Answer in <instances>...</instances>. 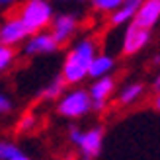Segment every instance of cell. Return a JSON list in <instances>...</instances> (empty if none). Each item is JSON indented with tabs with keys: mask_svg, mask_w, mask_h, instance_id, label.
Here are the masks:
<instances>
[{
	"mask_svg": "<svg viewBox=\"0 0 160 160\" xmlns=\"http://www.w3.org/2000/svg\"><path fill=\"white\" fill-rule=\"evenodd\" d=\"M115 68V59L113 57H109V55H96V57L92 59L90 62V67H88V76L90 78H102V76H108L111 74V70Z\"/></svg>",
	"mask_w": 160,
	"mask_h": 160,
	"instance_id": "12",
	"label": "cell"
},
{
	"mask_svg": "<svg viewBox=\"0 0 160 160\" xmlns=\"http://www.w3.org/2000/svg\"><path fill=\"white\" fill-rule=\"evenodd\" d=\"M103 147V129L102 127H92V129L84 131L82 141L78 145L80 150V160H94L98 158Z\"/></svg>",
	"mask_w": 160,
	"mask_h": 160,
	"instance_id": "7",
	"label": "cell"
},
{
	"mask_svg": "<svg viewBox=\"0 0 160 160\" xmlns=\"http://www.w3.org/2000/svg\"><path fill=\"white\" fill-rule=\"evenodd\" d=\"M59 43L55 41V37L51 35V31H37L31 33L26 41H23V55L28 57H35V55H49L59 49Z\"/></svg>",
	"mask_w": 160,
	"mask_h": 160,
	"instance_id": "4",
	"label": "cell"
},
{
	"mask_svg": "<svg viewBox=\"0 0 160 160\" xmlns=\"http://www.w3.org/2000/svg\"><path fill=\"white\" fill-rule=\"evenodd\" d=\"M61 76L65 78L67 84H80L88 76V68L80 67V65H72V62H65L61 70Z\"/></svg>",
	"mask_w": 160,
	"mask_h": 160,
	"instance_id": "14",
	"label": "cell"
},
{
	"mask_svg": "<svg viewBox=\"0 0 160 160\" xmlns=\"http://www.w3.org/2000/svg\"><path fill=\"white\" fill-rule=\"evenodd\" d=\"M113 90H115V78L108 74V76L96 78L94 84L90 86V90H88V94H90L92 102H108L109 96L113 94Z\"/></svg>",
	"mask_w": 160,
	"mask_h": 160,
	"instance_id": "10",
	"label": "cell"
},
{
	"mask_svg": "<svg viewBox=\"0 0 160 160\" xmlns=\"http://www.w3.org/2000/svg\"><path fill=\"white\" fill-rule=\"evenodd\" d=\"M35 123H37L35 115L28 111V113H23V115L20 117L18 125H16V131H18V133H28V131H31V129L35 127Z\"/></svg>",
	"mask_w": 160,
	"mask_h": 160,
	"instance_id": "19",
	"label": "cell"
},
{
	"mask_svg": "<svg viewBox=\"0 0 160 160\" xmlns=\"http://www.w3.org/2000/svg\"><path fill=\"white\" fill-rule=\"evenodd\" d=\"M12 108H14L12 100L8 98L6 94H2V92H0V115H6V113H10V111H12Z\"/></svg>",
	"mask_w": 160,
	"mask_h": 160,
	"instance_id": "20",
	"label": "cell"
},
{
	"mask_svg": "<svg viewBox=\"0 0 160 160\" xmlns=\"http://www.w3.org/2000/svg\"><path fill=\"white\" fill-rule=\"evenodd\" d=\"M14 59H16L14 47H8L4 43H0V74H2L4 70L10 68V65L14 62Z\"/></svg>",
	"mask_w": 160,
	"mask_h": 160,
	"instance_id": "16",
	"label": "cell"
},
{
	"mask_svg": "<svg viewBox=\"0 0 160 160\" xmlns=\"http://www.w3.org/2000/svg\"><path fill=\"white\" fill-rule=\"evenodd\" d=\"M65 78H62L61 74L59 76H55L49 84H47L43 90H41V94H39V98L41 100H59L62 94H65Z\"/></svg>",
	"mask_w": 160,
	"mask_h": 160,
	"instance_id": "15",
	"label": "cell"
},
{
	"mask_svg": "<svg viewBox=\"0 0 160 160\" xmlns=\"http://www.w3.org/2000/svg\"><path fill=\"white\" fill-rule=\"evenodd\" d=\"M62 160H72V158H70V156H67V158H62Z\"/></svg>",
	"mask_w": 160,
	"mask_h": 160,
	"instance_id": "26",
	"label": "cell"
},
{
	"mask_svg": "<svg viewBox=\"0 0 160 160\" xmlns=\"http://www.w3.org/2000/svg\"><path fill=\"white\" fill-rule=\"evenodd\" d=\"M133 22L141 28L152 29L160 22V0H142V4L139 6Z\"/></svg>",
	"mask_w": 160,
	"mask_h": 160,
	"instance_id": "9",
	"label": "cell"
},
{
	"mask_svg": "<svg viewBox=\"0 0 160 160\" xmlns=\"http://www.w3.org/2000/svg\"><path fill=\"white\" fill-rule=\"evenodd\" d=\"M152 88H154V92H156V94L160 92V74L156 76V80H154V82H152Z\"/></svg>",
	"mask_w": 160,
	"mask_h": 160,
	"instance_id": "22",
	"label": "cell"
},
{
	"mask_svg": "<svg viewBox=\"0 0 160 160\" xmlns=\"http://www.w3.org/2000/svg\"><path fill=\"white\" fill-rule=\"evenodd\" d=\"M82 135H84V131H80L78 127H70V129H68V141L78 147L80 141H82Z\"/></svg>",
	"mask_w": 160,
	"mask_h": 160,
	"instance_id": "21",
	"label": "cell"
},
{
	"mask_svg": "<svg viewBox=\"0 0 160 160\" xmlns=\"http://www.w3.org/2000/svg\"><path fill=\"white\" fill-rule=\"evenodd\" d=\"M150 41V29L147 28H141L137 26L135 22L127 23V29H125V35H123V45H121V51L123 55H135L139 53L141 49H145Z\"/></svg>",
	"mask_w": 160,
	"mask_h": 160,
	"instance_id": "3",
	"label": "cell"
},
{
	"mask_svg": "<svg viewBox=\"0 0 160 160\" xmlns=\"http://www.w3.org/2000/svg\"><path fill=\"white\" fill-rule=\"evenodd\" d=\"M142 94H145V84L142 82H131L119 92L117 102L121 103V106H131V103H135L137 100L142 98Z\"/></svg>",
	"mask_w": 160,
	"mask_h": 160,
	"instance_id": "13",
	"label": "cell"
},
{
	"mask_svg": "<svg viewBox=\"0 0 160 160\" xmlns=\"http://www.w3.org/2000/svg\"><path fill=\"white\" fill-rule=\"evenodd\" d=\"M78 28V20L72 14H59L51 22V35L59 45H65Z\"/></svg>",
	"mask_w": 160,
	"mask_h": 160,
	"instance_id": "8",
	"label": "cell"
},
{
	"mask_svg": "<svg viewBox=\"0 0 160 160\" xmlns=\"http://www.w3.org/2000/svg\"><path fill=\"white\" fill-rule=\"evenodd\" d=\"M22 152V150L10 141H0V160H12Z\"/></svg>",
	"mask_w": 160,
	"mask_h": 160,
	"instance_id": "18",
	"label": "cell"
},
{
	"mask_svg": "<svg viewBox=\"0 0 160 160\" xmlns=\"http://www.w3.org/2000/svg\"><path fill=\"white\" fill-rule=\"evenodd\" d=\"M18 18L23 22L29 33L43 31L45 28L51 26L53 22V6L47 0H28L18 8Z\"/></svg>",
	"mask_w": 160,
	"mask_h": 160,
	"instance_id": "1",
	"label": "cell"
},
{
	"mask_svg": "<svg viewBox=\"0 0 160 160\" xmlns=\"http://www.w3.org/2000/svg\"><path fill=\"white\" fill-rule=\"evenodd\" d=\"M141 4H142V0H123V4L115 12H111V18H109L111 26H125V23L133 22Z\"/></svg>",
	"mask_w": 160,
	"mask_h": 160,
	"instance_id": "11",
	"label": "cell"
},
{
	"mask_svg": "<svg viewBox=\"0 0 160 160\" xmlns=\"http://www.w3.org/2000/svg\"><path fill=\"white\" fill-rule=\"evenodd\" d=\"M57 111L59 115L68 117V119H78L84 117L92 111V98L88 90L76 88V90L65 92L57 102Z\"/></svg>",
	"mask_w": 160,
	"mask_h": 160,
	"instance_id": "2",
	"label": "cell"
},
{
	"mask_svg": "<svg viewBox=\"0 0 160 160\" xmlns=\"http://www.w3.org/2000/svg\"><path fill=\"white\" fill-rule=\"evenodd\" d=\"M12 160H31V158H29V156H26L23 152H20L18 156H16V158H12Z\"/></svg>",
	"mask_w": 160,
	"mask_h": 160,
	"instance_id": "24",
	"label": "cell"
},
{
	"mask_svg": "<svg viewBox=\"0 0 160 160\" xmlns=\"http://www.w3.org/2000/svg\"><path fill=\"white\" fill-rule=\"evenodd\" d=\"M152 106H154L156 111H160V92L156 94V98H154V102H152Z\"/></svg>",
	"mask_w": 160,
	"mask_h": 160,
	"instance_id": "23",
	"label": "cell"
},
{
	"mask_svg": "<svg viewBox=\"0 0 160 160\" xmlns=\"http://www.w3.org/2000/svg\"><path fill=\"white\" fill-rule=\"evenodd\" d=\"M98 12H106V14H111L115 12L119 6L123 4V0H88Z\"/></svg>",
	"mask_w": 160,
	"mask_h": 160,
	"instance_id": "17",
	"label": "cell"
},
{
	"mask_svg": "<svg viewBox=\"0 0 160 160\" xmlns=\"http://www.w3.org/2000/svg\"><path fill=\"white\" fill-rule=\"evenodd\" d=\"M14 2H16V0H0V6H10Z\"/></svg>",
	"mask_w": 160,
	"mask_h": 160,
	"instance_id": "25",
	"label": "cell"
},
{
	"mask_svg": "<svg viewBox=\"0 0 160 160\" xmlns=\"http://www.w3.org/2000/svg\"><path fill=\"white\" fill-rule=\"evenodd\" d=\"M96 55H98V45H96V41L90 37H84V39H80V41H76L72 45V49H70L65 57V62H72V65H80V67L88 68Z\"/></svg>",
	"mask_w": 160,
	"mask_h": 160,
	"instance_id": "6",
	"label": "cell"
},
{
	"mask_svg": "<svg viewBox=\"0 0 160 160\" xmlns=\"http://www.w3.org/2000/svg\"><path fill=\"white\" fill-rule=\"evenodd\" d=\"M29 35L31 33L18 16H12V18L4 20L2 26H0V43H4L8 47H16V45L23 43Z\"/></svg>",
	"mask_w": 160,
	"mask_h": 160,
	"instance_id": "5",
	"label": "cell"
}]
</instances>
